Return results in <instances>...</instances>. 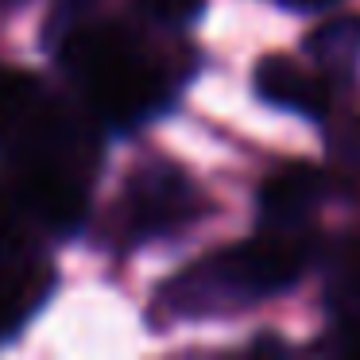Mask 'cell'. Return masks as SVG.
<instances>
[{"mask_svg":"<svg viewBox=\"0 0 360 360\" xmlns=\"http://www.w3.org/2000/svg\"><path fill=\"white\" fill-rule=\"evenodd\" d=\"M51 290V275L39 267H0V341L12 337Z\"/></svg>","mask_w":360,"mask_h":360,"instance_id":"obj_6","label":"cell"},{"mask_svg":"<svg viewBox=\"0 0 360 360\" xmlns=\"http://www.w3.org/2000/svg\"><path fill=\"white\" fill-rule=\"evenodd\" d=\"M140 8L148 12L151 20H159V24H194L198 16L205 12V0H140Z\"/></svg>","mask_w":360,"mask_h":360,"instance_id":"obj_8","label":"cell"},{"mask_svg":"<svg viewBox=\"0 0 360 360\" xmlns=\"http://www.w3.org/2000/svg\"><path fill=\"white\" fill-rule=\"evenodd\" d=\"M321 198V174L310 167H287L267 179L259 194V213H264V233H283V236H302L310 225L314 210Z\"/></svg>","mask_w":360,"mask_h":360,"instance_id":"obj_4","label":"cell"},{"mask_svg":"<svg viewBox=\"0 0 360 360\" xmlns=\"http://www.w3.org/2000/svg\"><path fill=\"white\" fill-rule=\"evenodd\" d=\"M279 4H287L290 12H326V8H333L337 0H279Z\"/></svg>","mask_w":360,"mask_h":360,"instance_id":"obj_9","label":"cell"},{"mask_svg":"<svg viewBox=\"0 0 360 360\" xmlns=\"http://www.w3.org/2000/svg\"><path fill=\"white\" fill-rule=\"evenodd\" d=\"M202 190L179 167H143L128 186V221H132V233L140 236H167L202 217Z\"/></svg>","mask_w":360,"mask_h":360,"instance_id":"obj_3","label":"cell"},{"mask_svg":"<svg viewBox=\"0 0 360 360\" xmlns=\"http://www.w3.org/2000/svg\"><path fill=\"white\" fill-rule=\"evenodd\" d=\"M306 248L302 236H283V233H259L256 240L236 244L229 252L202 259L186 275L163 290V298L179 314H217L233 310L244 302L287 290L302 275Z\"/></svg>","mask_w":360,"mask_h":360,"instance_id":"obj_1","label":"cell"},{"mask_svg":"<svg viewBox=\"0 0 360 360\" xmlns=\"http://www.w3.org/2000/svg\"><path fill=\"white\" fill-rule=\"evenodd\" d=\"M306 55L326 70H352L360 63V16H329L306 35Z\"/></svg>","mask_w":360,"mask_h":360,"instance_id":"obj_7","label":"cell"},{"mask_svg":"<svg viewBox=\"0 0 360 360\" xmlns=\"http://www.w3.org/2000/svg\"><path fill=\"white\" fill-rule=\"evenodd\" d=\"M256 94L264 97L267 105H279V109H295L306 112V117H321L329 109V94L302 63L287 55H264L256 63Z\"/></svg>","mask_w":360,"mask_h":360,"instance_id":"obj_5","label":"cell"},{"mask_svg":"<svg viewBox=\"0 0 360 360\" xmlns=\"http://www.w3.org/2000/svg\"><path fill=\"white\" fill-rule=\"evenodd\" d=\"M63 58L86 82L94 105L112 124H136L163 101V78L132 39L109 27H82L66 35Z\"/></svg>","mask_w":360,"mask_h":360,"instance_id":"obj_2","label":"cell"}]
</instances>
